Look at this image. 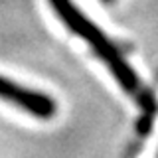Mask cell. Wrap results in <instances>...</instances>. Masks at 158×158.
<instances>
[{
  "mask_svg": "<svg viewBox=\"0 0 158 158\" xmlns=\"http://www.w3.org/2000/svg\"><path fill=\"white\" fill-rule=\"evenodd\" d=\"M48 2H49V6L53 8V12L57 14V18L61 20L77 38H81L83 42H87L89 48L103 59V63H105L109 67V71L115 75L118 85L142 107V111L154 113V109H156L154 97L146 91V87L140 83L136 71L131 67V63L123 57V53L118 52V48L105 36V32H103L95 22H91V20L85 16V12L79 10L75 4H73V0H48Z\"/></svg>",
  "mask_w": 158,
  "mask_h": 158,
  "instance_id": "cell-1",
  "label": "cell"
},
{
  "mask_svg": "<svg viewBox=\"0 0 158 158\" xmlns=\"http://www.w3.org/2000/svg\"><path fill=\"white\" fill-rule=\"evenodd\" d=\"M0 99L42 121H49L57 113V103L48 93L24 87L6 75H0Z\"/></svg>",
  "mask_w": 158,
  "mask_h": 158,
  "instance_id": "cell-2",
  "label": "cell"
},
{
  "mask_svg": "<svg viewBox=\"0 0 158 158\" xmlns=\"http://www.w3.org/2000/svg\"><path fill=\"white\" fill-rule=\"evenodd\" d=\"M105 2H113V0H105Z\"/></svg>",
  "mask_w": 158,
  "mask_h": 158,
  "instance_id": "cell-3",
  "label": "cell"
}]
</instances>
